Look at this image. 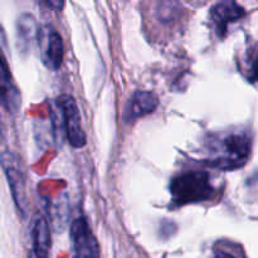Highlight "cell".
<instances>
[{
    "label": "cell",
    "mask_w": 258,
    "mask_h": 258,
    "mask_svg": "<svg viewBox=\"0 0 258 258\" xmlns=\"http://www.w3.org/2000/svg\"><path fill=\"white\" fill-rule=\"evenodd\" d=\"M0 164L7 175V180L9 184L10 193L14 199L15 207L19 211L20 216L25 217L28 211L27 191H25L24 176H23L18 158L12 151L5 150L0 155Z\"/></svg>",
    "instance_id": "3"
},
{
    "label": "cell",
    "mask_w": 258,
    "mask_h": 258,
    "mask_svg": "<svg viewBox=\"0 0 258 258\" xmlns=\"http://www.w3.org/2000/svg\"><path fill=\"white\" fill-rule=\"evenodd\" d=\"M252 151L251 136L243 131L219 135L208 143V163L221 170H236L248 161Z\"/></svg>",
    "instance_id": "1"
},
{
    "label": "cell",
    "mask_w": 258,
    "mask_h": 258,
    "mask_svg": "<svg viewBox=\"0 0 258 258\" xmlns=\"http://www.w3.org/2000/svg\"><path fill=\"white\" fill-rule=\"evenodd\" d=\"M38 24L30 14H22L17 23L18 45L20 49L28 50L38 37Z\"/></svg>",
    "instance_id": "11"
},
{
    "label": "cell",
    "mask_w": 258,
    "mask_h": 258,
    "mask_svg": "<svg viewBox=\"0 0 258 258\" xmlns=\"http://www.w3.org/2000/svg\"><path fill=\"white\" fill-rule=\"evenodd\" d=\"M214 258H236V257L232 256V254L229 253H226V252H219V253L216 254V257Z\"/></svg>",
    "instance_id": "14"
},
{
    "label": "cell",
    "mask_w": 258,
    "mask_h": 258,
    "mask_svg": "<svg viewBox=\"0 0 258 258\" xmlns=\"http://www.w3.org/2000/svg\"><path fill=\"white\" fill-rule=\"evenodd\" d=\"M5 37L2 27H0V102L9 112H15L19 108L20 98L17 87L13 83L12 73L8 66L7 58L4 55Z\"/></svg>",
    "instance_id": "6"
},
{
    "label": "cell",
    "mask_w": 258,
    "mask_h": 258,
    "mask_svg": "<svg viewBox=\"0 0 258 258\" xmlns=\"http://www.w3.org/2000/svg\"><path fill=\"white\" fill-rule=\"evenodd\" d=\"M159 106V98L149 91H138L134 93L127 106V120H136L154 112Z\"/></svg>",
    "instance_id": "9"
},
{
    "label": "cell",
    "mask_w": 258,
    "mask_h": 258,
    "mask_svg": "<svg viewBox=\"0 0 258 258\" xmlns=\"http://www.w3.org/2000/svg\"><path fill=\"white\" fill-rule=\"evenodd\" d=\"M47 3L54 10H62L64 7V0H47Z\"/></svg>",
    "instance_id": "12"
},
{
    "label": "cell",
    "mask_w": 258,
    "mask_h": 258,
    "mask_svg": "<svg viewBox=\"0 0 258 258\" xmlns=\"http://www.w3.org/2000/svg\"><path fill=\"white\" fill-rule=\"evenodd\" d=\"M32 241L35 258H48L50 249V232L44 217L35 218L32 229Z\"/></svg>",
    "instance_id": "10"
},
{
    "label": "cell",
    "mask_w": 258,
    "mask_h": 258,
    "mask_svg": "<svg viewBox=\"0 0 258 258\" xmlns=\"http://www.w3.org/2000/svg\"><path fill=\"white\" fill-rule=\"evenodd\" d=\"M63 115L66 135L73 148H83L86 145V134L81 125V116L76 101L71 96H62L58 100Z\"/></svg>",
    "instance_id": "5"
},
{
    "label": "cell",
    "mask_w": 258,
    "mask_h": 258,
    "mask_svg": "<svg viewBox=\"0 0 258 258\" xmlns=\"http://www.w3.org/2000/svg\"><path fill=\"white\" fill-rule=\"evenodd\" d=\"M171 198L175 206L198 203L213 197L214 188L206 171H190L176 176L170 184Z\"/></svg>",
    "instance_id": "2"
},
{
    "label": "cell",
    "mask_w": 258,
    "mask_h": 258,
    "mask_svg": "<svg viewBox=\"0 0 258 258\" xmlns=\"http://www.w3.org/2000/svg\"><path fill=\"white\" fill-rule=\"evenodd\" d=\"M251 77H252V80H254L256 82H258V55H257L256 59H254L253 64H252Z\"/></svg>",
    "instance_id": "13"
},
{
    "label": "cell",
    "mask_w": 258,
    "mask_h": 258,
    "mask_svg": "<svg viewBox=\"0 0 258 258\" xmlns=\"http://www.w3.org/2000/svg\"><path fill=\"white\" fill-rule=\"evenodd\" d=\"M38 39L42 45V59L50 70H58L62 66L64 49L59 33L52 29H43L38 32Z\"/></svg>",
    "instance_id": "8"
},
{
    "label": "cell",
    "mask_w": 258,
    "mask_h": 258,
    "mask_svg": "<svg viewBox=\"0 0 258 258\" xmlns=\"http://www.w3.org/2000/svg\"><path fill=\"white\" fill-rule=\"evenodd\" d=\"M244 15L246 12L236 0H222L217 3L211 10L212 22L219 37H224L228 30V25L242 19Z\"/></svg>",
    "instance_id": "7"
},
{
    "label": "cell",
    "mask_w": 258,
    "mask_h": 258,
    "mask_svg": "<svg viewBox=\"0 0 258 258\" xmlns=\"http://www.w3.org/2000/svg\"><path fill=\"white\" fill-rule=\"evenodd\" d=\"M72 258H100V246L85 218H77L70 228Z\"/></svg>",
    "instance_id": "4"
}]
</instances>
